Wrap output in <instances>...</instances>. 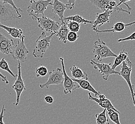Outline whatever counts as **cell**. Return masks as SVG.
<instances>
[{"mask_svg":"<svg viewBox=\"0 0 135 124\" xmlns=\"http://www.w3.org/2000/svg\"><path fill=\"white\" fill-rule=\"evenodd\" d=\"M98 40L95 42L92 53L94 55V61L97 62H102L103 59L108 57H116L117 54L112 51L106 43L100 40L98 34Z\"/></svg>","mask_w":135,"mask_h":124,"instance_id":"6da1fadb","label":"cell"},{"mask_svg":"<svg viewBox=\"0 0 135 124\" xmlns=\"http://www.w3.org/2000/svg\"><path fill=\"white\" fill-rule=\"evenodd\" d=\"M56 35L55 33H51L47 36L45 32H42L36 40V46L33 51V55L35 58H43L44 54L48 49L52 36Z\"/></svg>","mask_w":135,"mask_h":124,"instance_id":"7a4b0ae2","label":"cell"},{"mask_svg":"<svg viewBox=\"0 0 135 124\" xmlns=\"http://www.w3.org/2000/svg\"><path fill=\"white\" fill-rule=\"evenodd\" d=\"M33 20L38 22V27L44 32L56 33L59 29L61 24L59 22L53 20L44 16L38 17L34 15H31Z\"/></svg>","mask_w":135,"mask_h":124,"instance_id":"3957f363","label":"cell"},{"mask_svg":"<svg viewBox=\"0 0 135 124\" xmlns=\"http://www.w3.org/2000/svg\"><path fill=\"white\" fill-rule=\"evenodd\" d=\"M121 70L119 72L120 76L122 78L124 79L128 84V86L129 88L131 94V97L134 105L135 106V99L134 95V86L132 84L131 81V74L132 70V63L130 61L129 58H127V59L123 62L121 64Z\"/></svg>","mask_w":135,"mask_h":124,"instance_id":"277c9868","label":"cell"},{"mask_svg":"<svg viewBox=\"0 0 135 124\" xmlns=\"http://www.w3.org/2000/svg\"><path fill=\"white\" fill-rule=\"evenodd\" d=\"M21 17V14L19 12L10 4L0 0V20L6 21L20 19Z\"/></svg>","mask_w":135,"mask_h":124,"instance_id":"5b68a950","label":"cell"},{"mask_svg":"<svg viewBox=\"0 0 135 124\" xmlns=\"http://www.w3.org/2000/svg\"><path fill=\"white\" fill-rule=\"evenodd\" d=\"M53 0H31L30 5L27 7V12L30 16L34 15L38 16L40 14L44 15V12L47 7L51 5Z\"/></svg>","mask_w":135,"mask_h":124,"instance_id":"8992f818","label":"cell"},{"mask_svg":"<svg viewBox=\"0 0 135 124\" xmlns=\"http://www.w3.org/2000/svg\"><path fill=\"white\" fill-rule=\"evenodd\" d=\"M90 64L93 66L95 69L102 75L103 79L104 81L108 80L109 77L112 75H120L119 71L113 70L112 68V64H106L102 62H97L94 60H91Z\"/></svg>","mask_w":135,"mask_h":124,"instance_id":"52a82bcc","label":"cell"},{"mask_svg":"<svg viewBox=\"0 0 135 124\" xmlns=\"http://www.w3.org/2000/svg\"><path fill=\"white\" fill-rule=\"evenodd\" d=\"M59 59L61 63L62 67V73L64 75V81H63V87H64V93L65 94H71L74 90L79 89L80 88L79 85L78 83L73 80L72 78L68 76L65 69L64 59L60 57Z\"/></svg>","mask_w":135,"mask_h":124,"instance_id":"ba28073f","label":"cell"},{"mask_svg":"<svg viewBox=\"0 0 135 124\" xmlns=\"http://www.w3.org/2000/svg\"><path fill=\"white\" fill-rule=\"evenodd\" d=\"M64 81V75L62 69L60 68L54 69L49 73V78L46 83L40 84V87L41 89H48L49 86L53 85H59Z\"/></svg>","mask_w":135,"mask_h":124,"instance_id":"9c48e42d","label":"cell"},{"mask_svg":"<svg viewBox=\"0 0 135 124\" xmlns=\"http://www.w3.org/2000/svg\"><path fill=\"white\" fill-rule=\"evenodd\" d=\"M17 70L18 75L16 79V81L12 86V88L16 93V102L14 104V105L15 106H17L19 105L22 93L26 89V86L25 84L24 81L22 77L21 63L19 61H18Z\"/></svg>","mask_w":135,"mask_h":124,"instance_id":"30bf717a","label":"cell"},{"mask_svg":"<svg viewBox=\"0 0 135 124\" xmlns=\"http://www.w3.org/2000/svg\"><path fill=\"white\" fill-rule=\"evenodd\" d=\"M30 51L25 44V39L17 41V44L15 47L14 51L11 54L15 60L20 63H24L27 59V55Z\"/></svg>","mask_w":135,"mask_h":124,"instance_id":"8fae6325","label":"cell"},{"mask_svg":"<svg viewBox=\"0 0 135 124\" xmlns=\"http://www.w3.org/2000/svg\"><path fill=\"white\" fill-rule=\"evenodd\" d=\"M114 11L111 10L103 12L102 13H98L96 14L95 19L93 21L91 28L92 30L95 31L97 30L98 27L101 26L104 24L110 22V17L113 14Z\"/></svg>","mask_w":135,"mask_h":124,"instance_id":"7c38bea8","label":"cell"},{"mask_svg":"<svg viewBox=\"0 0 135 124\" xmlns=\"http://www.w3.org/2000/svg\"><path fill=\"white\" fill-rule=\"evenodd\" d=\"M15 47L13 40L6 37L0 32V52L3 54L11 55Z\"/></svg>","mask_w":135,"mask_h":124,"instance_id":"4fadbf2b","label":"cell"},{"mask_svg":"<svg viewBox=\"0 0 135 124\" xmlns=\"http://www.w3.org/2000/svg\"><path fill=\"white\" fill-rule=\"evenodd\" d=\"M88 95L89 100L96 103L102 108L106 109L111 108L116 111L117 112H119L112 104L110 100L106 97L104 94H100L97 97H92L90 93L89 92L88 93Z\"/></svg>","mask_w":135,"mask_h":124,"instance_id":"5bb4252c","label":"cell"},{"mask_svg":"<svg viewBox=\"0 0 135 124\" xmlns=\"http://www.w3.org/2000/svg\"><path fill=\"white\" fill-rule=\"evenodd\" d=\"M51 6H52V12L59 16L61 22H63L65 11L68 9L67 5L59 0H53V3H51Z\"/></svg>","mask_w":135,"mask_h":124,"instance_id":"9a60e30c","label":"cell"},{"mask_svg":"<svg viewBox=\"0 0 135 124\" xmlns=\"http://www.w3.org/2000/svg\"><path fill=\"white\" fill-rule=\"evenodd\" d=\"M135 24V21L134 22L124 24L123 22H116V24H114V26L112 27L111 29L109 30H100L98 29L97 30L95 31L97 33H106V32H123L126 28L130 26L133 24Z\"/></svg>","mask_w":135,"mask_h":124,"instance_id":"2e32d148","label":"cell"},{"mask_svg":"<svg viewBox=\"0 0 135 124\" xmlns=\"http://www.w3.org/2000/svg\"><path fill=\"white\" fill-rule=\"evenodd\" d=\"M68 22L67 20H64L63 22H61L60 27L56 33V35L58 39L64 43H67V37L68 33L69 32V30L68 27Z\"/></svg>","mask_w":135,"mask_h":124,"instance_id":"e0dca14e","label":"cell"},{"mask_svg":"<svg viewBox=\"0 0 135 124\" xmlns=\"http://www.w3.org/2000/svg\"><path fill=\"white\" fill-rule=\"evenodd\" d=\"M0 28H2L4 30L6 31V32H8V34L13 38L15 39L18 38L21 40L23 39H25L26 36L23 35V31L21 29H17L16 28L13 27H8L7 26L4 25L1 23L0 22Z\"/></svg>","mask_w":135,"mask_h":124,"instance_id":"ac0fdd59","label":"cell"},{"mask_svg":"<svg viewBox=\"0 0 135 124\" xmlns=\"http://www.w3.org/2000/svg\"><path fill=\"white\" fill-rule=\"evenodd\" d=\"M93 5L95 6L97 9L102 12L111 10L117 12L115 8H113L110 5L109 0H89Z\"/></svg>","mask_w":135,"mask_h":124,"instance_id":"d6986e66","label":"cell"},{"mask_svg":"<svg viewBox=\"0 0 135 124\" xmlns=\"http://www.w3.org/2000/svg\"><path fill=\"white\" fill-rule=\"evenodd\" d=\"M72 79H73V80L78 83L81 88L86 90L90 93H92L93 94H95V95L96 97H97L98 96H99L101 94L100 93L96 91L95 89L94 88L91 86V84L88 80H85V79L78 80L73 78H72Z\"/></svg>","mask_w":135,"mask_h":124,"instance_id":"ffe728a7","label":"cell"},{"mask_svg":"<svg viewBox=\"0 0 135 124\" xmlns=\"http://www.w3.org/2000/svg\"><path fill=\"white\" fill-rule=\"evenodd\" d=\"M71 73L72 78L75 79L88 80V74L86 72H83L80 68L75 65L70 67Z\"/></svg>","mask_w":135,"mask_h":124,"instance_id":"44dd1931","label":"cell"},{"mask_svg":"<svg viewBox=\"0 0 135 124\" xmlns=\"http://www.w3.org/2000/svg\"><path fill=\"white\" fill-rule=\"evenodd\" d=\"M128 57V53L124 50L120 52L118 55H117L114 60V64L112 65V68L113 70H115L117 67L121 65L123 62H124Z\"/></svg>","mask_w":135,"mask_h":124,"instance_id":"7402d4cb","label":"cell"},{"mask_svg":"<svg viewBox=\"0 0 135 124\" xmlns=\"http://www.w3.org/2000/svg\"><path fill=\"white\" fill-rule=\"evenodd\" d=\"M64 20H68V21H72L73 22H76L79 24H92L93 21H89L86 19H85L83 17L80 16L79 15L76 14L73 16H69L68 17H64L63 18Z\"/></svg>","mask_w":135,"mask_h":124,"instance_id":"603a6c76","label":"cell"},{"mask_svg":"<svg viewBox=\"0 0 135 124\" xmlns=\"http://www.w3.org/2000/svg\"><path fill=\"white\" fill-rule=\"evenodd\" d=\"M106 109H104L103 112L95 115L96 122L97 124H110L109 119L106 116Z\"/></svg>","mask_w":135,"mask_h":124,"instance_id":"cb8c5ba5","label":"cell"},{"mask_svg":"<svg viewBox=\"0 0 135 124\" xmlns=\"http://www.w3.org/2000/svg\"><path fill=\"white\" fill-rule=\"evenodd\" d=\"M106 111H107L108 116L112 121L114 124H121L119 120V115L121 114L120 112H117L111 108L106 109Z\"/></svg>","mask_w":135,"mask_h":124,"instance_id":"d4e9b609","label":"cell"},{"mask_svg":"<svg viewBox=\"0 0 135 124\" xmlns=\"http://www.w3.org/2000/svg\"><path fill=\"white\" fill-rule=\"evenodd\" d=\"M0 69L2 70H4L8 72L10 75H11L15 79H16L17 75H15L13 72L10 69L8 63L6 61L4 58H3L0 60Z\"/></svg>","mask_w":135,"mask_h":124,"instance_id":"484cf974","label":"cell"},{"mask_svg":"<svg viewBox=\"0 0 135 124\" xmlns=\"http://www.w3.org/2000/svg\"><path fill=\"white\" fill-rule=\"evenodd\" d=\"M68 27L69 30L71 32H78L80 29V25L76 22L68 21Z\"/></svg>","mask_w":135,"mask_h":124,"instance_id":"4316f807","label":"cell"},{"mask_svg":"<svg viewBox=\"0 0 135 124\" xmlns=\"http://www.w3.org/2000/svg\"><path fill=\"white\" fill-rule=\"evenodd\" d=\"M35 73L37 77H42L46 76L48 74V69L45 66L41 65L36 69Z\"/></svg>","mask_w":135,"mask_h":124,"instance_id":"83f0119b","label":"cell"},{"mask_svg":"<svg viewBox=\"0 0 135 124\" xmlns=\"http://www.w3.org/2000/svg\"><path fill=\"white\" fill-rule=\"evenodd\" d=\"M79 36L76 33V32H69L68 33L67 39L69 42L73 43L77 40Z\"/></svg>","mask_w":135,"mask_h":124,"instance_id":"f1b7e54d","label":"cell"},{"mask_svg":"<svg viewBox=\"0 0 135 124\" xmlns=\"http://www.w3.org/2000/svg\"><path fill=\"white\" fill-rule=\"evenodd\" d=\"M133 40H135V32H133L132 34H131L129 36H127V37L119 39L117 40V42L118 43H121V42H123L127 41Z\"/></svg>","mask_w":135,"mask_h":124,"instance_id":"f546056e","label":"cell"},{"mask_svg":"<svg viewBox=\"0 0 135 124\" xmlns=\"http://www.w3.org/2000/svg\"><path fill=\"white\" fill-rule=\"evenodd\" d=\"M1 1H2L3 2L6 3H8L9 4H10V5L13 6L15 9H16L17 11H18L19 12L23 11V10H22V9H21L20 8H17V7H16V5H15V3H14V1H13V0H1Z\"/></svg>","mask_w":135,"mask_h":124,"instance_id":"4dcf8cb0","label":"cell"},{"mask_svg":"<svg viewBox=\"0 0 135 124\" xmlns=\"http://www.w3.org/2000/svg\"><path fill=\"white\" fill-rule=\"evenodd\" d=\"M68 3L66 5L68 6V9L72 10L74 7L76 0H67Z\"/></svg>","mask_w":135,"mask_h":124,"instance_id":"1f68e13d","label":"cell"},{"mask_svg":"<svg viewBox=\"0 0 135 124\" xmlns=\"http://www.w3.org/2000/svg\"><path fill=\"white\" fill-rule=\"evenodd\" d=\"M132 1V0H121V1L120 2V3H119L118 4H117L116 7H119V6L121 5V4H124V5H125L127 7V8H128V9L129 11H131V10H132V8L126 3L127 2H129V1Z\"/></svg>","mask_w":135,"mask_h":124,"instance_id":"d6a6232c","label":"cell"},{"mask_svg":"<svg viewBox=\"0 0 135 124\" xmlns=\"http://www.w3.org/2000/svg\"><path fill=\"white\" fill-rule=\"evenodd\" d=\"M6 111V109L4 108V105H3L1 112H0V124H5L3 122V118H4V113Z\"/></svg>","mask_w":135,"mask_h":124,"instance_id":"836d02e7","label":"cell"},{"mask_svg":"<svg viewBox=\"0 0 135 124\" xmlns=\"http://www.w3.org/2000/svg\"><path fill=\"white\" fill-rule=\"evenodd\" d=\"M44 100L47 104H51L54 102V99L51 97V95H48L44 97Z\"/></svg>","mask_w":135,"mask_h":124,"instance_id":"e575fe53","label":"cell"},{"mask_svg":"<svg viewBox=\"0 0 135 124\" xmlns=\"http://www.w3.org/2000/svg\"><path fill=\"white\" fill-rule=\"evenodd\" d=\"M0 77L2 78V81L4 83H5L6 84H9V81H8L7 78L6 77V76H3L2 73L0 72Z\"/></svg>","mask_w":135,"mask_h":124,"instance_id":"d590c367","label":"cell"},{"mask_svg":"<svg viewBox=\"0 0 135 124\" xmlns=\"http://www.w3.org/2000/svg\"><path fill=\"white\" fill-rule=\"evenodd\" d=\"M118 1H120H120H121V0H118Z\"/></svg>","mask_w":135,"mask_h":124,"instance_id":"8d00e7d4","label":"cell"},{"mask_svg":"<svg viewBox=\"0 0 135 124\" xmlns=\"http://www.w3.org/2000/svg\"><path fill=\"white\" fill-rule=\"evenodd\" d=\"M134 95L135 96V93H134Z\"/></svg>","mask_w":135,"mask_h":124,"instance_id":"74e56055","label":"cell"}]
</instances>
